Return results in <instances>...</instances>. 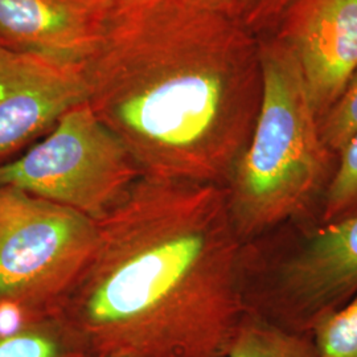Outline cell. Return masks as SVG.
Returning a JSON list of instances; mask_svg holds the SVG:
<instances>
[{
	"instance_id": "obj_11",
	"label": "cell",
	"mask_w": 357,
	"mask_h": 357,
	"mask_svg": "<svg viewBox=\"0 0 357 357\" xmlns=\"http://www.w3.org/2000/svg\"><path fill=\"white\" fill-rule=\"evenodd\" d=\"M82 339L61 317L53 315L11 335H0V357H89Z\"/></svg>"
},
{
	"instance_id": "obj_9",
	"label": "cell",
	"mask_w": 357,
	"mask_h": 357,
	"mask_svg": "<svg viewBox=\"0 0 357 357\" xmlns=\"http://www.w3.org/2000/svg\"><path fill=\"white\" fill-rule=\"evenodd\" d=\"M114 0H0V47L84 65Z\"/></svg>"
},
{
	"instance_id": "obj_2",
	"label": "cell",
	"mask_w": 357,
	"mask_h": 357,
	"mask_svg": "<svg viewBox=\"0 0 357 357\" xmlns=\"http://www.w3.org/2000/svg\"><path fill=\"white\" fill-rule=\"evenodd\" d=\"M60 310L90 355L225 357L246 303L225 187L142 176Z\"/></svg>"
},
{
	"instance_id": "obj_4",
	"label": "cell",
	"mask_w": 357,
	"mask_h": 357,
	"mask_svg": "<svg viewBox=\"0 0 357 357\" xmlns=\"http://www.w3.org/2000/svg\"><path fill=\"white\" fill-rule=\"evenodd\" d=\"M142 176L125 144L88 102L63 115L23 156L0 165V188L63 205L96 222Z\"/></svg>"
},
{
	"instance_id": "obj_6",
	"label": "cell",
	"mask_w": 357,
	"mask_h": 357,
	"mask_svg": "<svg viewBox=\"0 0 357 357\" xmlns=\"http://www.w3.org/2000/svg\"><path fill=\"white\" fill-rule=\"evenodd\" d=\"M356 291L357 215L317 225L271 262L243 258L246 310L290 331L310 333Z\"/></svg>"
},
{
	"instance_id": "obj_3",
	"label": "cell",
	"mask_w": 357,
	"mask_h": 357,
	"mask_svg": "<svg viewBox=\"0 0 357 357\" xmlns=\"http://www.w3.org/2000/svg\"><path fill=\"white\" fill-rule=\"evenodd\" d=\"M264 90L250 142L225 187L230 216L243 243L299 218L320 202L336 155L291 52L270 35L259 38Z\"/></svg>"
},
{
	"instance_id": "obj_13",
	"label": "cell",
	"mask_w": 357,
	"mask_h": 357,
	"mask_svg": "<svg viewBox=\"0 0 357 357\" xmlns=\"http://www.w3.org/2000/svg\"><path fill=\"white\" fill-rule=\"evenodd\" d=\"M310 335L317 357H357V291L343 306L319 317Z\"/></svg>"
},
{
	"instance_id": "obj_1",
	"label": "cell",
	"mask_w": 357,
	"mask_h": 357,
	"mask_svg": "<svg viewBox=\"0 0 357 357\" xmlns=\"http://www.w3.org/2000/svg\"><path fill=\"white\" fill-rule=\"evenodd\" d=\"M82 66L143 176L228 185L262 101L259 38L200 0H114Z\"/></svg>"
},
{
	"instance_id": "obj_10",
	"label": "cell",
	"mask_w": 357,
	"mask_h": 357,
	"mask_svg": "<svg viewBox=\"0 0 357 357\" xmlns=\"http://www.w3.org/2000/svg\"><path fill=\"white\" fill-rule=\"evenodd\" d=\"M225 357H317L310 333L282 328L246 311Z\"/></svg>"
},
{
	"instance_id": "obj_5",
	"label": "cell",
	"mask_w": 357,
	"mask_h": 357,
	"mask_svg": "<svg viewBox=\"0 0 357 357\" xmlns=\"http://www.w3.org/2000/svg\"><path fill=\"white\" fill-rule=\"evenodd\" d=\"M97 222L76 211L0 188V303L60 315L89 262Z\"/></svg>"
},
{
	"instance_id": "obj_7",
	"label": "cell",
	"mask_w": 357,
	"mask_h": 357,
	"mask_svg": "<svg viewBox=\"0 0 357 357\" xmlns=\"http://www.w3.org/2000/svg\"><path fill=\"white\" fill-rule=\"evenodd\" d=\"M88 100L82 65L0 47V165Z\"/></svg>"
},
{
	"instance_id": "obj_8",
	"label": "cell",
	"mask_w": 357,
	"mask_h": 357,
	"mask_svg": "<svg viewBox=\"0 0 357 357\" xmlns=\"http://www.w3.org/2000/svg\"><path fill=\"white\" fill-rule=\"evenodd\" d=\"M271 35L296 60L321 123L357 70V0H295Z\"/></svg>"
},
{
	"instance_id": "obj_12",
	"label": "cell",
	"mask_w": 357,
	"mask_h": 357,
	"mask_svg": "<svg viewBox=\"0 0 357 357\" xmlns=\"http://www.w3.org/2000/svg\"><path fill=\"white\" fill-rule=\"evenodd\" d=\"M337 162L320 199L318 225L357 215V131L336 155Z\"/></svg>"
},
{
	"instance_id": "obj_16",
	"label": "cell",
	"mask_w": 357,
	"mask_h": 357,
	"mask_svg": "<svg viewBox=\"0 0 357 357\" xmlns=\"http://www.w3.org/2000/svg\"><path fill=\"white\" fill-rule=\"evenodd\" d=\"M89 357H122V356H114V355H90Z\"/></svg>"
},
{
	"instance_id": "obj_14",
	"label": "cell",
	"mask_w": 357,
	"mask_h": 357,
	"mask_svg": "<svg viewBox=\"0 0 357 357\" xmlns=\"http://www.w3.org/2000/svg\"><path fill=\"white\" fill-rule=\"evenodd\" d=\"M227 13L257 38L271 35L295 0H200Z\"/></svg>"
},
{
	"instance_id": "obj_15",
	"label": "cell",
	"mask_w": 357,
	"mask_h": 357,
	"mask_svg": "<svg viewBox=\"0 0 357 357\" xmlns=\"http://www.w3.org/2000/svg\"><path fill=\"white\" fill-rule=\"evenodd\" d=\"M357 131V70L339 101L320 123L321 138L333 155L342 151L345 143Z\"/></svg>"
}]
</instances>
